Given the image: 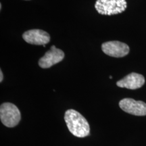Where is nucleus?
Segmentation results:
<instances>
[{
  "instance_id": "3",
  "label": "nucleus",
  "mask_w": 146,
  "mask_h": 146,
  "mask_svg": "<svg viewBox=\"0 0 146 146\" xmlns=\"http://www.w3.org/2000/svg\"><path fill=\"white\" fill-rule=\"evenodd\" d=\"M21 118V112L15 105L12 103H3L0 107V119L6 127L12 128L19 123Z\"/></svg>"
},
{
  "instance_id": "7",
  "label": "nucleus",
  "mask_w": 146,
  "mask_h": 146,
  "mask_svg": "<svg viewBox=\"0 0 146 146\" xmlns=\"http://www.w3.org/2000/svg\"><path fill=\"white\" fill-rule=\"evenodd\" d=\"M23 37L27 43L33 45H43V47L50 41V35L40 29L27 31L23 35Z\"/></svg>"
},
{
  "instance_id": "8",
  "label": "nucleus",
  "mask_w": 146,
  "mask_h": 146,
  "mask_svg": "<svg viewBox=\"0 0 146 146\" xmlns=\"http://www.w3.org/2000/svg\"><path fill=\"white\" fill-rule=\"evenodd\" d=\"M144 83H145V78L143 75L138 73L132 72L118 81L116 83V85L122 88L137 89L143 86Z\"/></svg>"
},
{
  "instance_id": "2",
  "label": "nucleus",
  "mask_w": 146,
  "mask_h": 146,
  "mask_svg": "<svg viewBox=\"0 0 146 146\" xmlns=\"http://www.w3.org/2000/svg\"><path fill=\"white\" fill-rule=\"evenodd\" d=\"M126 0H97L95 8L102 15H114L122 13L127 9Z\"/></svg>"
},
{
  "instance_id": "9",
  "label": "nucleus",
  "mask_w": 146,
  "mask_h": 146,
  "mask_svg": "<svg viewBox=\"0 0 146 146\" xmlns=\"http://www.w3.org/2000/svg\"><path fill=\"white\" fill-rule=\"evenodd\" d=\"M3 78V72L1 70H0V82H2Z\"/></svg>"
},
{
  "instance_id": "6",
  "label": "nucleus",
  "mask_w": 146,
  "mask_h": 146,
  "mask_svg": "<svg viewBox=\"0 0 146 146\" xmlns=\"http://www.w3.org/2000/svg\"><path fill=\"white\" fill-rule=\"evenodd\" d=\"M64 58V53L62 50L56 48L54 45L45 53L44 56L39 60V65L42 68H48L59 63Z\"/></svg>"
},
{
  "instance_id": "4",
  "label": "nucleus",
  "mask_w": 146,
  "mask_h": 146,
  "mask_svg": "<svg viewBox=\"0 0 146 146\" xmlns=\"http://www.w3.org/2000/svg\"><path fill=\"white\" fill-rule=\"evenodd\" d=\"M102 50L108 56L122 58L129 53V47L125 43L118 41H108L102 45Z\"/></svg>"
},
{
  "instance_id": "10",
  "label": "nucleus",
  "mask_w": 146,
  "mask_h": 146,
  "mask_svg": "<svg viewBox=\"0 0 146 146\" xmlns=\"http://www.w3.org/2000/svg\"><path fill=\"white\" fill-rule=\"evenodd\" d=\"M109 78H112V76H110Z\"/></svg>"
},
{
  "instance_id": "5",
  "label": "nucleus",
  "mask_w": 146,
  "mask_h": 146,
  "mask_svg": "<svg viewBox=\"0 0 146 146\" xmlns=\"http://www.w3.org/2000/svg\"><path fill=\"white\" fill-rule=\"evenodd\" d=\"M120 108L125 112L135 116H146V104L131 98H125L119 102Z\"/></svg>"
},
{
  "instance_id": "1",
  "label": "nucleus",
  "mask_w": 146,
  "mask_h": 146,
  "mask_svg": "<svg viewBox=\"0 0 146 146\" xmlns=\"http://www.w3.org/2000/svg\"><path fill=\"white\" fill-rule=\"evenodd\" d=\"M64 120L68 130L73 135L85 137L90 133V127L83 115L74 110H68L65 112Z\"/></svg>"
}]
</instances>
